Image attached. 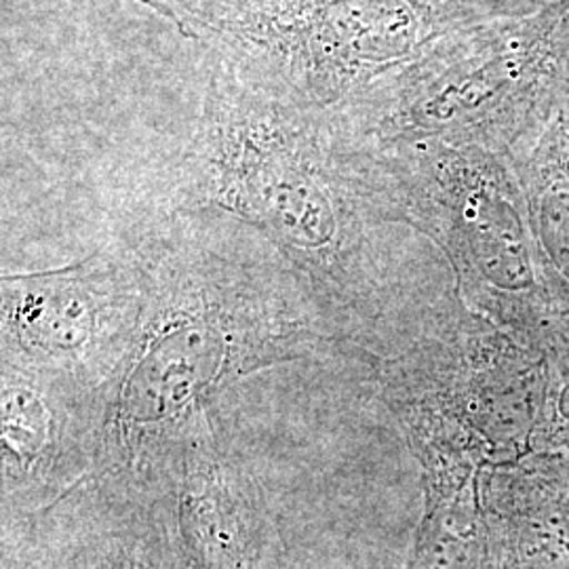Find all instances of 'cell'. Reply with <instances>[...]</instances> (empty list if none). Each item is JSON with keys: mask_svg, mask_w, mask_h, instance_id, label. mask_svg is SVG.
Returning <instances> with one entry per match:
<instances>
[{"mask_svg": "<svg viewBox=\"0 0 569 569\" xmlns=\"http://www.w3.org/2000/svg\"><path fill=\"white\" fill-rule=\"evenodd\" d=\"M190 220L140 237L142 319L103 395L98 472L152 465L222 392L283 363L331 361L348 317L284 260Z\"/></svg>", "mask_w": 569, "mask_h": 569, "instance_id": "obj_1", "label": "cell"}, {"mask_svg": "<svg viewBox=\"0 0 569 569\" xmlns=\"http://www.w3.org/2000/svg\"><path fill=\"white\" fill-rule=\"evenodd\" d=\"M183 194L188 213L226 216L258 232L350 319L366 199L329 112L272 96L218 60Z\"/></svg>", "mask_w": 569, "mask_h": 569, "instance_id": "obj_2", "label": "cell"}, {"mask_svg": "<svg viewBox=\"0 0 569 569\" xmlns=\"http://www.w3.org/2000/svg\"><path fill=\"white\" fill-rule=\"evenodd\" d=\"M272 96L336 110L456 20L462 0H138Z\"/></svg>", "mask_w": 569, "mask_h": 569, "instance_id": "obj_3", "label": "cell"}, {"mask_svg": "<svg viewBox=\"0 0 569 569\" xmlns=\"http://www.w3.org/2000/svg\"><path fill=\"white\" fill-rule=\"evenodd\" d=\"M143 300L138 239L61 268L4 274L2 357L53 369L106 395L136 340Z\"/></svg>", "mask_w": 569, "mask_h": 569, "instance_id": "obj_4", "label": "cell"}, {"mask_svg": "<svg viewBox=\"0 0 569 569\" xmlns=\"http://www.w3.org/2000/svg\"><path fill=\"white\" fill-rule=\"evenodd\" d=\"M0 371L2 507L32 515L98 472L103 395L9 357Z\"/></svg>", "mask_w": 569, "mask_h": 569, "instance_id": "obj_5", "label": "cell"}, {"mask_svg": "<svg viewBox=\"0 0 569 569\" xmlns=\"http://www.w3.org/2000/svg\"><path fill=\"white\" fill-rule=\"evenodd\" d=\"M136 2H138V0H136Z\"/></svg>", "mask_w": 569, "mask_h": 569, "instance_id": "obj_6", "label": "cell"}]
</instances>
